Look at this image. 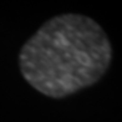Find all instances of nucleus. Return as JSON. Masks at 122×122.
Listing matches in <instances>:
<instances>
[{"label": "nucleus", "mask_w": 122, "mask_h": 122, "mask_svg": "<svg viewBox=\"0 0 122 122\" xmlns=\"http://www.w3.org/2000/svg\"><path fill=\"white\" fill-rule=\"evenodd\" d=\"M112 49L106 32L85 15L64 14L46 21L19 55L24 79L52 98L88 87L107 71Z\"/></svg>", "instance_id": "1"}]
</instances>
